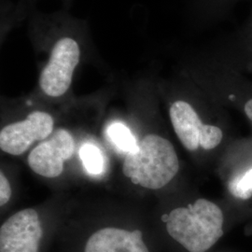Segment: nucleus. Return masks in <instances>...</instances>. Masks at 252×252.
I'll list each match as a JSON object with an SVG mask.
<instances>
[{"label":"nucleus","mask_w":252,"mask_h":252,"mask_svg":"<svg viewBox=\"0 0 252 252\" xmlns=\"http://www.w3.org/2000/svg\"><path fill=\"white\" fill-rule=\"evenodd\" d=\"M165 222L167 233L188 252H206L222 236L224 216L215 203L201 198L172 210Z\"/></svg>","instance_id":"1"},{"label":"nucleus","mask_w":252,"mask_h":252,"mask_svg":"<svg viewBox=\"0 0 252 252\" xmlns=\"http://www.w3.org/2000/svg\"><path fill=\"white\" fill-rule=\"evenodd\" d=\"M180 169V162L170 141L157 135H146L137 150L126 154L123 165L125 176L150 189H161L171 181Z\"/></svg>","instance_id":"2"},{"label":"nucleus","mask_w":252,"mask_h":252,"mask_svg":"<svg viewBox=\"0 0 252 252\" xmlns=\"http://www.w3.org/2000/svg\"><path fill=\"white\" fill-rule=\"evenodd\" d=\"M169 116L176 135L189 152L214 150L222 141L223 132L220 127L205 124L197 110L186 100L174 101Z\"/></svg>","instance_id":"3"},{"label":"nucleus","mask_w":252,"mask_h":252,"mask_svg":"<svg viewBox=\"0 0 252 252\" xmlns=\"http://www.w3.org/2000/svg\"><path fill=\"white\" fill-rule=\"evenodd\" d=\"M81 51L71 37L59 39L52 50L49 62L41 71L39 86L47 95L62 96L69 89L73 73L80 62Z\"/></svg>","instance_id":"4"},{"label":"nucleus","mask_w":252,"mask_h":252,"mask_svg":"<svg viewBox=\"0 0 252 252\" xmlns=\"http://www.w3.org/2000/svg\"><path fill=\"white\" fill-rule=\"evenodd\" d=\"M54 119L42 111H34L26 120L10 124L0 132V148L4 153L18 156L36 141L52 135Z\"/></svg>","instance_id":"5"},{"label":"nucleus","mask_w":252,"mask_h":252,"mask_svg":"<svg viewBox=\"0 0 252 252\" xmlns=\"http://www.w3.org/2000/svg\"><path fill=\"white\" fill-rule=\"evenodd\" d=\"M42 228L36 210L28 208L9 218L0 229V252H38Z\"/></svg>","instance_id":"6"},{"label":"nucleus","mask_w":252,"mask_h":252,"mask_svg":"<svg viewBox=\"0 0 252 252\" xmlns=\"http://www.w3.org/2000/svg\"><path fill=\"white\" fill-rule=\"evenodd\" d=\"M75 151L73 136L67 130L58 129L52 137L40 144L28 155L30 168L37 175L54 179L63 171V162L72 157Z\"/></svg>","instance_id":"7"},{"label":"nucleus","mask_w":252,"mask_h":252,"mask_svg":"<svg viewBox=\"0 0 252 252\" xmlns=\"http://www.w3.org/2000/svg\"><path fill=\"white\" fill-rule=\"evenodd\" d=\"M85 252H149L139 230L129 232L108 227L91 235Z\"/></svg>","instance_id":"8"},{"label":"nucleus","mask_w":252,"mask_h":252,"mask_svg":"<svg viewBox=\"0 0 252 252\" xmlns=\"http://www.w3.org/2000/svg\"><path fill=\"white\" fill-rule=\"evenodd\" d=\"M219 54V60L234 69L252 72V13L243 27L228 37Z\"/></svg>","instance_id":"9"},{"label":"nucleus","mask_w":252,"mask_h":252,"mask_svg":"<svg viewBox=\"0 0 252 252\" xmlns=\"http://www.w3.org/2000/svg\"><path fill=\"white\" fill-rule=\"evenodd\" d=\"M216 68L218 80L224 88L226 100L240 108L252 124V83L244 81L238 70L220 60Z\"/></svg>","instance_id":"10"},{"label":"nucleus","mask_w":252,"mask_h":252,"mask_svg":"<svg viewBox=\"0 0 252 252\" xmlns=\"http://www.w3.org/2000/svg\"><path fill=\"white\" fill-rule=\"evenodd\" d=\"M108 135L109 140L123 153L128 154L137 150L138 144L135 136L127 126L121 123H114L109 126Z\"/></svg>","instance_id":"11"},{"label":"nucleus","mask_w":252,"mask_h":252,"mask_svg":"<svg viewBox=\"0 0 252 252\" xmlns=\"http://www.w3.org/2000/svg\"><path fill=\"white\" fill-rule=\"evenodd\" d=\"M84 168L92 175H99L104 169V157L99 149L93 144H84L80 150Z\"/></svg>","instance_id":"12"},{"label":"nucleus","mask_w":252,"mask_h":252,"mask_svg":"<svg viewBox=\"0 0 252 252\" xmlns=\"http://www.w3.org/2000/svg\"><path fill=\"white\" fill-rule=\"evenodd\" d=\"M241 1L243 0H208L210 8L217 15L229 13V11Z\"/></svg>","instance_id":"13"},{"label":"nucleus","mask_w":252,"mask_h":252,"mask_svg":"<svg viewBox=\"0 0 252 252\" xmlns=\"http://www.w3.org/2000/svg\"><path fill=\"white\" fill-rule=\"evenodd\" d=\"M11 196V189L9 180L5 177L4 173L0 174V205L4 206L9 202Z\"/></svg>","instance_id":"14"}]
</instances>
